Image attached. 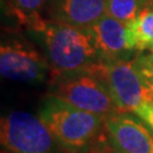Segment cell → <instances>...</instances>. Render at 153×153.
<instances>
[{"mask_svg":"<svg viewBox=\"0 0 153 153\" xmlns=\"http://www.w3.org/2000/svg\"><path fill=\"white\" fill-rule=\"evenodd\" d=\"M25 27L42 48L51 67L50 74L102 64L86 28L51 23L41 16Z\"/></svg>","mask_w":153,"mask_h":153,"instance_id":"6da1fadb","label":"cell"},{"mask_svg":"<svg viewBox=\"0 0 153 153\" xmlns=\"http://www.w3.org/2000/svg\"><path fill=\"white\" fill-rule=\"evenodd\" d=\"M38 116L59 146L74 153L94 145L105 120L102 116L78 109L50 94L41 102Z\"/></svg>","mask_w":153,"mask_h":153,"instance_id":"7a4b0ae2","label":"cell"},{"mask_svg":"<svg viewBox=\"0 0 153 153\" xmlns=\"http://www.w3.org/2000/svg\"><path fill=\"white\" fill-rule=\"evenodd\" d=\"M50 95L104 118L120 112L103 76V62L78 71L50 74Z\"/></svg>","mask_w":153,"mask_h":153,"instance_id":"3957f363","label":"cell"},{"mask_svg":"<svg viewBox=\"0 0 153 153\" xmlns=\"http://www.w3.org/2000/svg\"><path fill=\"white\" fill-rule=\"evenodd\" d=\"M0 142L7 153H57L59 146L39 116L17 110L1 118Z\"/></svg>","mask_w":153,"mask_h":153,"instance_id":"277c9868","label":"cell"},{"mask_svg":"<svg viewBox=\"0 0 153 153\" xmlns=\"http://www.w3.org/2000/svg\"><path fill=\"white\" fill-rule=\"evenodd\" d=\"M1 76L26 84L47 81L51 67L44 53L32 43L17 38L2 40L0 45Z\"/></svg>","mask_w":153,"mask_h":153,"instance_id":"5b68a950","label":"cell"},{"mask_svg":"<svg viewBox=\"0 0 153 153\" xmlns=\"http://www.w3.org/2000/svg\"><path fill=\"white\" fill-rule=\"evenodd\" d=\"M103 76L120 112H133L142 102L153 100L134 59L103 64Z\"/></svg>","mask_w":153,"mask_h":153,"instance_id":"8992f818","label":"cell"},{"mask_svg":"<svg viewBox=\"0 0 153 153\" xmlns=\"http://www.w3.org/2000/svg\"><path fill=\"white\" fill-rule=\"evenodd\" d=\"M105 135L123 153H153V131L131 112H118L104 120Z\"/></svg>","mask_w":153,"mask_h":153,"instance_id":"52a82bcc","label":"cell"},{"mask_svg":"<svg viewBox=\"0 0 153 153\" xmlns=\"http://www.w3.org/2000/svg\"><path fill=\"white\" fill-rule=\"evenodd\" d=\"M85 28L92 39L101 62L134 59L136 52L127 47L126 24L105 14Z\"/></svg>","mask_w":153,"mask_h":153,"instance_id":"ba28073f","label":"cell"},{"mask_svg":"<svg viewBox=\"0 0 153 153\" xmlns=\"http://www.w3.org/2000/svg\"><path fill=\"white\" fill-rule=\"evenodd\" d=\"M105 15V0H48L41 17L51 23L88 27Z\"/></svg>","mask_w":153,"mask_h":153,"instance_id":"9c48e42d","label":"cell"},{"mask_svg":"<svg viewBox=\"0 0 153 153\" xmlns=\"http://www.w3.org/2000/svg\"><path fill=\"white\" fill-rule=\"evenodd\" d=\"M126 40L128 49L141 52L153 44V8H146L137 17L126 24Z\"/></svg>","mask_w":153,"mask_h":153,"instance_id":"30bf717a","label":"cell"},{"mask_svg":"<svg viewBox=\"0 0 153 153\" xmlns=\"http://www.w3.org/2000/svg\"><path fill=\"white\" fill-rule=\"evenodd\" d=\"M153 0H105V14L127 24L143 10L152 6Z\"/></svg>","mask_w":153,"mask_h":153,"instance_id":"8fae6325","label":"cell"},{"mask_svg":"<svg viewBox=\"0 0 153 153\" xmlns=\"http://www.w3.org/2000/svg\"><path fill=\"white\" fill-rule=\"evenodd\" d=\"M48 0H7L14 16L24 26L41 16V10Z\"/></svg>","mask_w":153,"mask_h":153,"instance_id":"7c38bea8","label":"cell"},{"mask_svg":"<svg viewBox=\"0 0 153 153\" xmlns=\"http://www.w3.org/2000/svg\"><path fill=\"white\" fill-rule=\"evenodd\" d=\"M137 69L140 71L146 88L153 95V55L137 56L134 59Z\"/></svg>","mask_w":153,"mask_h":153,"instance_id":"4fadbf2b","label":"cell"},{"mask_svg":"<svg viewBox=\"0 0 153 153\" xmlns=\"http://www.w3.org/2000/svg\"><path fill=\"white\" fill-rule=\"evenodd\" d=\"M140 119H142L153 131V100L144 101L133 111Z\"/></svg>","mask_w":153,"mask_h":153,"instance_id":"5bb4252c","label":"cell"},{"mask_svg":"<svg viewBox=\"0 0 153 153\" xmlns=\"http://www.w3.org/2000/svg\"><path fill=\"white\" fill-rule=\"evenodd\" d=\"M93 153H123L120 150L116 148L112 143L110 142L107 135L99 137L97 142L93 145Z\"/></svg>","mask_w":153,"mask_h":153,"instance_id":"9a60e30c","label":"cell"},{"mask_svg":"<svg viewBox=\"0 0 153 153\" xmlns=\"http://www.w3.org/2000/svg\"><path fill=\"white\" fill-rule=\"evenodd\" d=\"M150 49L152 50V52H153V44H152V47H151V48H150Z\"/></svg>","mask_w":153,"mask_h":153,"instance_id":"2e32d148","label":"cell"},{"mask_svg":"<svg viewBox=\"0 0 153 153\" xmlns=\"http://www.w3.org/2000/svg\"><path fill=\"white\" fill-rule=\"evenodd\" d=\"M151 7H152V8H153V1H152V6H151Z\"/></svg>","mask_w":153,"mask_h":153,"instance_id":"e0dca14e","label":"cell"},{"mask_svg":"<svg viewBox=\"0 0 153 153\" xmlns=\"http://www.w3.org/2000/svg\"><path fill=\"white\" fill-rule=\"evenodd\" d=\"M2 153H4V152H2ZM5 153H7V152H5Z\"/></svg>","mask_w":153,"mask_h":153,"instance_id":"ac0fdd59","label":"cell"}]
</instances>
